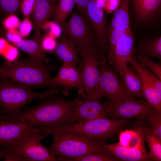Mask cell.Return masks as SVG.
<instances>
[{
    "label": "cell",
    "instance_id": "6da1fadb",
    "mask_svg": "<svg viewBox=\"0 0 161 161\" xmlns=\"http://www.w3.org/2000/svg\"><path fill=\"white\" fill-rule=\"evenodd\" d=\"M78 96L72 100L61 96L49 97L37 105L26 107L24 110L14 116H4L3 120L23 122L35 126L55 129L77 123L74 117V108L82 101Z\"/></svg>",
    "mask_w": 161,
    "mask_h": 161
},
{
    "label": "cell",
    "instance_id": "7a4b0ae2",
    "mask_svg": "<svg viewBox=\"0 0 161 161\" xmlns=\"http://www.w3.org/2000/svg\"><path fill=\"white\" fill-rule=\"evenodd\" d=\"M55 66L38 65L29 58L7 61L0 65V76L8 78L31 89L44 87L59 89L52 82L50 72Z\"/></svg>",
    "mask_w": 161,
    "mask_h": 161
},
{
    "label": "cell",
    "instance_id": "3957f363",
    "mask_svg": "<svg viewBox=\"0 0 161 161\" xmlns=\"http://www.w3.org/2000/svg\"><path fill=\"white\" fill-rule=\"evenodd\" d=\"M53 142L49 149L59 161L74 160L89 154H107L105 143L95 141L81 134L69 131H53Z\"/></svg>",
    "mask_w": 161,
    "mask_h": 161
},
{
    "label": "cell",
    "instance_id": "277c9868",
    "mask_svg": "<svg viewBox=\"0 0 161 161\" xmlns=\"http://www.w3.org/2000/svg\"><path fill=\"white\" fill-rule=\"evenodd\" d=\"M31 89L8 78L0 76V107L5 115H18L31 100L48 98L61 92L59 89H52L43 92H37L32 91Z\"/></svg>",
    "mask_w": 161,
    "mask_h": 161
},
{
    "label": "cell",
    "instance_id": "5b68a950",
    "mask_svg": "<svg viewBox=\"0 0 161 161\" xmlns=\"http://www.w3.org/2000/svg\"><path fill=\"white\" fill-rule=\"evenodd\" d=\"M47 136L41 126L27 132L9 147L4 149L7 154L4 161H57L54 155L41 143Z\"/></svg>",
    "mask_w": 161,
    "mask_h": 161
},
{
    "label": "cell",
    "instance_id": "8992f818",
    "mask_svg": "<svg viewBox=\"0 0 161 161\" xmlns=\"http://www.w3.org/2000/svg\"><path fill=\"white\" fill-rule=\"evenodd\" d=\"M100 75L94 91L92 99L101 101L103 97L107 98L106 103L111 105L135 100L119 80L110 65L102 56L99 62Z\"/></svg>",
    "mask_w": 161,
    "mask_h": 161
},
{
    "label": "cell",
    "instance_id": "52a82bcc",
    "mask_svg": "<svg viewBox=\"0 0 161 161\" xmlns=\"http://www.w3.org/2000/svg\"><path fill=\"white\" fill-rule=\"evenodd\" d=\"M129 122L123 119L109 118L106 116L92 120L77 123L55 129L47 128L50 133L53 131H69L85 136L96 142L105 143Z\"/></svg>",
    "mask_w": 161,
    "mask_h": 161
},
{
    "label": "cell",
    "instance_id": "ba28073f",
    "mask_svg": "<svg viewBox=\"0 0 161 161\" xmlns=\"http://www.w3.org/2000/svg\"><path fill=\"white\" fill-rule=\"evenodd\" d=\"M61 27L63 34L75 44L78 53L92 50L97 51V39L87 17L73 13Z\"/></svg>",
    "mask_w": 161,
    "mask_h": 161
},
{
    "label": "cell",
    "instance_id": "9c48e42d",
    "mask_svg": "<svg viewBox=\"0 0 161 161\" xmlns=\"http://www.w3.org/2000/svg\"><path fill=\"white\" fill-rule=\"evenodd\" d=\"M80 54L81 58L78 67L81 73V86L78 94L83 98L92 99L99 76V62L102 55L95 50Z\"/></svg>",
    "mask_w": 161,
    "mask_h": 161
},
{
    "label": "cell",
    "instance_id": "30bf717a",
    "mask_svg": "<svg viewBox=\"0 0 161 161\" xmlns=\"http://www.w3.org/2000/svg\"><path fill=\"white\" fill-rule=\"evenodd\" d=\"M156 110L155 108L147 101L134 100L115 105L108 104L106 117L114 119L147 117L151 115Z\"/></svg>",
    "mask_w": 161,
    "mask_h": 161
},
{
    "label": "cell",
    "instance_id": "8fae6325",
    "mask_svg": "<svg viewBox=\"0 0 161 161\" xmlns=\"http://www.w3.org/2000/svg\"><path fill=\"white\" fill-rule=\"evenodd\" d=\"M135 49L131 31L123 35L113 49L108 52L107 57L110 64L120 74L133 58Z\"/></svg>",
    "mask_w": 161,
    "mask_h": 161
},
{
    "label": "cell",
    "instance_id": "7c38bea8",
    "mask_svg": "<svg viewBox=\"0 0 161 161\" xmlns=\"http://www.w3.org/2000/svg\"><path fill=\"white\" fill-rule=\"evenodd\" d=\"M103 11L95 0H89L86 8V16L95 34L97 51L100 53L105 49L106 45V20Z\"/></svg>",
    "mask_w": 161,
    "mask_h": 161
},
{
    "label": "cell",
    "instance_id": "4fadbf2b",
    "mask_svg": "<svg viewBox=\"0 0 161 161\" xmlns=\"http://www.w3.org/2000/svg\"><path fill=\"white\" fill-rule=\"evenodd\" d=\"M55 85L63 88V93L68 95L70 91L76 89L78 91L81 86V75L77 66L62 63L57 75L52 78Z\"/></svg>",
    "mask_w": 161,
    "mask_h": 161
},
{
    "label": "cell",
    "instance_id": "5bb4252c",
    "mask_svg": "<svg viewBox=\"0 0 161 161\" xmlns=\"http://www.w3.org/2000/svg\"><path fill=\"white\" fill-rule=\"evenodd\" d=\"M37 126L23 122L0 120V145L4 150Z\"/></svg>",
    "mask_w": 161,
    "mask_h": 161
},
{
    "label": "cell",
    "instance_id": "9a60e30c",
    "mask_svg": "<svg viewBox=\"0 0 161 161\" xmlns=\"http://www.w3.org/2000/svg\"><path fill=\"white\" fill-rule=\"evenodd\" d=\"M107 106L106 103H103L101 101L83 98L73 109L75 118L77 123H80L106 117Z\"/></svg>",
    "mask_w": 161,
    "mask_h": 161
},
{
    "label": "cell",
    "instance_id": "2e32d148",
    "mask_svg": "<svg viewBox=\"0 0 161 161\" xmlns=\"http://www.w3.org/2000/svg\"><path fill=\"white\" fill-rule=\"evenodd\" d=\"M104 147L107 154L114 157L117 160L141 161L153 160L146 151L144 145L133 148L123 147L117 143L108 144L105 143Z\"/></svg>",
    "mask_w": 161,
    "mask_h": 161
},
{
    "label": "cell",
    "instance_id": "e0dca14e",
    "mask_svg": "<svg viewBox=\"0 0 161 161\" xmlns=\"http://www.w3.org/2000/svg\"><path fill=\"white\" fill-rule=\"evenodd\" d=\"M54 1L36 0L31 16L34 31V39L41 42V30L42 26L53 16L56 5Z\"/></svg>",
    "mask_w": 161,
    "mask_h": 161
},
{
    "label": "cell",
    "instance_id": "ac0fdd59",
    "mask_svg": "<svg viewBox=\"0 0 161 161\" xmlns=\"http://www.w3.org/2000/svg\"><path fill=\"white\" fill-rule=\"evenodd\" d=\"M54 52L62 63L76 66L79 63L80 58L78 56V52L75 45L64 34L61 35L59 40L57 42Z\"/></svg>",
    "mask_w": 161,
    "mask_h": 161
},
{
    "label": "cell",
    "instance_id": "d6986e66",
    "mask_svg": "<svg viewBox=\"0 0 161 161\" xmlns=\"http://www.w3.org/2000/svg\"><path fill=\"white\" fill-rule=\"evenodd\" d=\"M14 45L27 54L28 58L36 64L42 65L49 64L50 59L42 47L41 42L34 39L22 40Z\"/></svg>",
    "mask_w": 161,
    "mask_h": 161
},
{
    "label": "cell",
    "instance_id": "ffe728a7",
    "mask_svg": "<svg viewBox=\"0 0 161 161\" xmlns=\"http://www.w3.org/2000/svg\"><path fill=\"white\" fill-rule=\"evenodd\" d=\"M120 74L123 78L125 87L128 92L134 96L143 97L142 83L140 77L127 65Z\"/></svg>",
    "mask_w": 161,
    "mask_h": 161
},
{
    "label": "cell",
    "instance_id": "44dd1931",
    "mask_svg": "<svg viewBox=\"0 0 161 161\" xmlns=\"http://www.w3.org/2000/svg\"><path fill=\"white\" fill-rule=\"evenodd\" d=\"M161 0H135L134 7L138 19L145 21L157 10Z\"/></svg>",
    "mask_w": 161,
    "mask_h": 161
},
{
    "label": "cell",
    "instance_id": "7402d4cb",
    "mask_svg": "<svg viewBox=\"0 0 161 161\" xmlns=\"http://www.w3.org/2000/svg\"><path fill=\"white\" fill-rule=\"evenodd\" d=\"M134 53L140 55L149 56L161 59V36L152 40L141 41Z\"/></svg>",
    "mask_w": 161,
    "mask_h": 161
},
{
    "label": "cell",
    "instance_id": "603a6c76",
    "mask_svg": "<svg viewBox=\"0 0 161 161\" xmlns=\"http://www.w3.org/2000/svg\"><path fill=\"white\" fill-rule=\"evenodd\" d=\"M140 77L143 97H145L147 101L153 105L158 112H161V94L151 83Z\"/></svg>",
    "mask_w": 161,
    "mask_h": 161
},
{
    "label": "cell",
    "instance_id": "cb8c5ba5",
    "mask_svg": "<svg viewBox=\"0 0 161 161\" xmlns=\"http://www.w3.org/2000/svg\"><path fill=\"white\" fill-rule=\"evenodd\" d=\"M74 0H59L55 6L53 21L61 27L74 7Z\"/></svg>",
    "mask_w": 161,
    "mask_h": 161
},
{
    "label": "cell",
    "instance_id": "d4e9b609",
    "mask_svg": "<svg viewBox=\"0 0 161 161\" xmlns=\"http://www.w3.org/2000/svg\"><path fill=\"white\" fill-rule=\"evenodd\" d=\"M119 140L117 143L126 148H138L144 145L140 133L132 130L121 131L119 135Z\"/></svg>",
    "mask_w": 161,
    "mask_h": 161
},
{
    "label": "cell",
    "instance_id": "484cf974",
    "mask_svg": "<svg viewBox=\"0 0 161 161\" xmlns=\"http://www.w3.org/2000/svg\"><path fill=\"white\" fill-rule=\"evenodd\" d=\"M128 1L120 0L119 5L112 18L118 23L120 28L125 29H131L128 9Z\"/></svg>",
    "mask_w": 161,
    "mask_h": 161
},
{
    "label": "cell",
    "instance_id": "4316f807",
    "mask_svg": "<svg viewBox=\"0 0 161 161\" xmlns=\"http://www.w3.org/2000/svg\"><path fill=\"white\" fill-rule=\"evenodd\" d=\"M130 63L140 76L151 83L161 94V81L153 75L149 71L138 63L134 58L130 60Z\"/></svg>",
    "mask_w": 161,
    "mask_h": 161
},
{
    "label": "cell",
    "instance_id": "83f0119b",
    "mask_svg": "<svg viewBox=\"0 0 161 161\" xmlns=\"http://www.w3.org/2000/svg\"><path fill=\"white\" fill-rule=\"evenodd\" d=\"M146 134V141L150 149V155L154 160H161V139L149 129Z\"/></svg>",
    "mask_w": 161,
    "mask_h": 161
},
{
    "label": "cell",
    "instance_id": "f1b7e54d",
    "mask_svg": "<svg viewBox=\"0 0 161 161\" xmlns=\"http://www.w3.org/2000/svg\"><path fill=\"white\" fill-rule=\"evenodd\" d=\"M17 48L11 45L5 39L0 38V54L8 61H13L17 58L19 55Z\"/></svg>",
    "mask_w": 161,
    "mask_h": 161
},
{
    "label": "cell",
    "instance_id": "f546056e",
    "mask_svg": "<svg viewBox=\"0 0 161 161\" xmlns=\"http://www.w3.org/2000/svg\"><path fill=\"white\" fill-rule=\"evenodd\" d=\"M22 0H0V10L5 16L17 13Z\"/></svg>",
    "mask_w": 161,
    "mask_h": 161
},
{
    "label": "cell",
    "instance_id": "4dcf8cb0",
    "mask_svg": "<svg viewBox=\"0 0 161 161\" xmlns=\"http://www.w3.org/2000/svg\"><path fill=\"white\" fill-rule=\"evenodd\" d=\"M134 58L141 66L145 67L150 68L156 74L159 79L161 80V66L160 64L154 62L147 56L138 55L135 56Z\"/></svg>",
    "mask_w": 161,
    "mask_h": 161
},
{
    "label": "cell",
    "instance_id": "1f68e13d",
    "mask_svg": "<svg viewBox=\"0 0 161 161\" xmlns=\"http://www.w3.org/2000/svg\"><path fill=\"white\" fill-rule=\"evenodd\" d=\"M131 31V29H125L119 27L110 29L109 32V52L113 49L123 35Z\"/></svg>",
    "mask_w": 161,
    "mask_h": 161
},
{
    "label": "cell",
    "instance_id": "d6a6232c",
    "mask_svg": "<svg viewBox=\"0 0 161 161\" xmlns=\"http://www.w3.org/2000/svg\"><path fill=\"white\" fill-rule=\"evenodd\" d=\"M147 117L151 126L150 130L161 139V112L156 110L151 115Z\"/></svg>",
    "mask_w": 161,
    "mask_h": 161
},
{
    "label": "cell",
    "instance_id": "836d02e7",
    "mask_svg": "<svg viewBox=\"0 0 161 161\" xmlns=\"http://www.w3.org/2000/svg\"><path fill=\"white\" fill-rule=\"evenodd\" d=\"M117 160L107 154L95 153L87 155L75 160L74 161H113Z\"/></svg>",
    "mask_w": 161,
    "mask_h": 161
},
{
    "label": "cell",
    "instance_id": "e575fe53",
    "mask_svg": "<svg viewBox=\"0 0 161 161\" xmlns=\"http://www.w3.org/2000/svg\"><path fill=\"white\" fill-rule=\"evenodd\" d=\"M42 29L46 32L47 35L55 39L61 36L62 32L61 27L53 21H47L43 24Z\"/></svg>",
    "mask_w": 161,
    "mask_h": 161
},
{
    "label": "cell",
    "instance_id": "d590c367",
    "mask_svg": "<svg viewBox=\"0 0 161 161\" xmlns=\"http://www.w3.org/2000/svg\"><path fill=\"white\" fill-rule=\"evenodd\" d=\"M36 0H22L20 5L21 12L25 18L30 17L34 10Z\"/></svg>",
    "mask_w": 161,
    "mask_h": 161
},
{
    "label": "cell",
    "instance_id": "8d00e7d4",
    "mask_svg": "<svg viewBox=\"0 0 161 161\" xmlns=\"http://www.w3.org/2000/svg\"><path fill=\"white\" fill-rule=\"evenodd\" d=\"M20 23L19 18L16 14H12L6 16L3 20L2 25L7 30L18 28Z\"/></svg>",
    "mask_w": 161,
    "mask_h": 161
},
{
    "label": "cell",
    "instance_id": "74e56055",
    "mask_svg": "<svg viewBox=\"0 0 161 161\" xmlns=\"http://www.w3.org/2000/svg\"><path fill=\"white\" fill-rule=\"evenodd\" d=\"M57 44V42L55 38L47 35L45 36L41 40L42 47L45 52H54Z\"/></svg>",
    "mask_w": 161,
    "mask_h": 161
},
{
    "label": "cell",
    "instance_id": "f35d334b",
    "mask_svg": "<svg viewBox=\"0 0 161 161\" xmlns=\"http://www.w3.org/2000/svg\"><path fill=\"white\" fill-rule=\"evenodd\" d=\"M33 28L32 22L28 18H25L21 22L18 27V31L22 38L26 37L30 35Z\"/></svg>",
    "mask_w": 161,
    "mask_h": 161
},
{
    "label": "cell",
    "instance_id": "ab89813d",
    "mask_svg": "<svg viewBox=\"0 0 161 161\" xmlns=\"http://www.w3.org/2000/svg\"><path fill=\"white\" fill-rule=\"evenodd\" d=\"M6 36L7 39L13 45L22 41V37L16 29L7 30Z\"/></svg>",
    "mask_w": 161,
    "mask_h": 161
},
{
    "label": "cell",
    "instance_id": "60d3db41",
    "mask_svg": "<svg viewBox=\"0 0 161 161\" xmlns=\"http://www.w3.org/2000/svg\"><path fill=\"white\" fill-rule=\"evenodd\" d=\"M120 0H107L104 9L107 14L115 11L118 7Z\"/></svg>",
    "mask_w": 161,
    "mask_h": 161
},
{
    "label": "cell",
    "instance_id": "b9f144b4",
    "mask_svg": "<svg viewBox=\"0 0 161 161\" xmlns=\"http://www.w3.org/2000/svg\"><path fill=\"white\" fill-rule=\"evenodd\" d=\"M75 4L81 12V14L86 17V10L89 0H74Z\"/></svg>",
    "mask_w": 161,
    "mask_h": 161
},
{
    "label": "cell",
    "instance_id": "7bdbcfd3",
    "mask_svg": "<svg viewBox=\"0 0 161 161\" xmlns=\"http://www.w3.org/2000/svg\"><path fill=\"white\" fill-rule=\"evenodd\" d=\"M107 0H95L97 5L103 10Z\"/></svg>",
    "mask_w": 161,
    "mask_h": 161
},
{
    "label": "cell",
    "instance_id": "ee69618b",
    "mask_svg": "<svg viewBox=\"0 0 161 161\" xmlns=\"http://www.w3.org/2000/svg\"><path fill=\"white\" fill-rule=\"evenodd\" d=\"M7 156V154L0 145V161Z\"/></svg>",
    "mask_w": 161,
    "mask_h": 161
},
{
    "label": "cell",
    "instance_id": "f6af8a7d",
    "mask_svg": "<svg viewBox=\"0 0 161 161\" xmlns=\"http://www.w3.org/2000/svg\"><path fill=\"white\" fill-rule=\"evenodd\" d=\"M4 115L5 114L4 112L0 107V120H2L3 117Z\"/></svg>",
    "mask_w": 161,
    "mask_h": 161
},
{
    "label": "cell",
    "instance_id": "bcb514c9",
    "mask_svg": "<svg viewBox=\"0 0 161 161\" xmlns=\"http://www.w3.org/2000/svg\"><path fill=\"white\" fill-rule=\"evenodd\" d=\"M3 18L1 13L0 12V27L1 25H2V22L3 21Z\"/></svg>",
    "mask_w": 161,
    "mask_h": 161
},
{
    "label": "cell",
    "instance_id": "7dc6e473",
    "mask_svg": "<svg viewBox=\"0 0 161 161\" xmlns=\"http://www.w3.org/2000/svg\"><path fill=\"white\" fill-rule=\"evenodd\" d=\"M50 0L51 1H54L55 0Z\"/></svg>",
    "mask_w": 161,
    "mask_h": 161
}]
</instances>
